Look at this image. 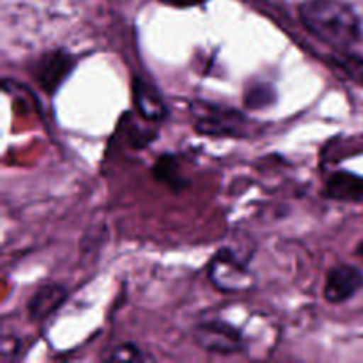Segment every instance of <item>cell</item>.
<instances>
[{
	"label": "cell",
	"instance_id": "5b68a950",
	"mask_svg": "<svg viewBox=\"0 0 363 363\" xmlns=\"http://www.w3.org/2000/svg\"><path fill=\"white\" fill-rule=\"evenodd\" d=\"M363 287V272L353 264H337L326 273L325 300L328 303H344Z\"/></svg>",
	"mask_w": 363,
	"mask_h": 363
},
{
	"label": "cell",
	"instance_id": "9c48e42d",
	"mask_svg": "<svg viewBox=\"0 0 363 363\" xmlns=\"http://www.w3.org/2000/svg\"><path fill=\"white\" fill-rule=\"evenodd\" d=\"M133 99L138 112H140V116L144 119L155 123V121H160L162 117H165L167 110L162 98H160L158 91L152 85H149L147 82L140 80V78H135L133 80Z\"/></svg>",
	"mask_w": 363,
	"mask_h": 363
},
{
	"label": "cell",
	"instance_id": "7c38bea8",
	"mask_svg": "<svg viewBox=\"0 0 363 363\" xmlns=\"http://www.w3.org/2000/svg\"><path fill=\"white\" fill-rule=\"evenodd\" d=\"M277 101V91L272 84L255 82L245 92V105L252 110H264Z\"/></svg>",
	"mask_w": 363,
	"mask_h": 363
},
{
	"label": "cell",
	"instance_id": "ba28073f",
	"mask_svg": "<svg viewBox=\"0 0 363 363\" xmlns=\"http://www.w3.org/2000/svg\"><path fill=\"white\" fill-rule=\"evenodd\" d=\"M325 195L340 202H362L363 176L350 172V170H337V172L330 174V177L326 179Z\"/></svg>",
	"mask_w": 363,
	"mask_h": 363
},
{
	"label": "cell",
	"instance_id": "277c9868",
	"mask_svg": "<svg viewBox=\"0 0 363 363\" xmlns=\"http://www.w3.org/2000/svg\"><path fill=\"white\" fill-rule=\"evenodd\" d=\"M195 128L199 133L222 135V137H240L243 133V116L234 110L220 108L215 105L199 103L194 108Z\"/></svg>",
	"mask_w": 363,
	"mask_h": 363
},
{
	"label": "cell",
	"instance_id": "8992f818",
	"mask_svg": "<svg viewBox=\"0 0 363 363\" xmlns=\"http://www.w3.org/2000/svg\"><path fill=\"white\" fill-rule=\"evenodd\" d=\"M73 57L69 53L59 50V52H50L46 55H43L34 66L32 73H34V78L39 84V87L45 89L52 96L62 85L67 74L73 71Z\"/></svg>",
	"mask_w": 363,
	"mask_h": 363
},
{
	"label": "cell",
	"instance_id": "52a82bcc",
	"mask_svg": "<svg viewBox=\"0 0 363 363\" xmlns=\"http://www.w3.org/2000/svg\"><path fill=\"white\" fill-rule=\"evenodd\" d=\"M67 300V289L60 284H46L39 287L27 303L28 318L32 321H45L46 318L59 311Z\"/></svg>",
	"mask_w": 363,
	"mask_h": 363
},
{
	"label": "cell",
	"instance_id": "6da1fadb",
	"mask_svg": "<svg viewBox=\"0 0 363 363\" xmlns=\"http://www.w3.org/2000/svg\"><path fill=\"white\" fill-rule=\"evenodd\" d=\"M300 18L314 38L335 52L351 50L362 38L360 16L344 0H305Z\"/></svg>",
	"mask_w": 363,
	"mask_h": 363
},
{
	"label": "cell",
	"instance_id": "4fadbf2b",
	"mask_svg": "<svg viewBox=\"0 0 363 363\" xmlns=\"http://www.w3.org/2000/svg\"><path fill=\"white\" fill-rule=\"evenodd\" d=\"M106 360L110 362H140L144 360V354L140 353L137 346L133 344H121V346H116L110 354L106 357Z\"/></svg>",
	"mask_w": 363,
	"mask_h": 363
},
{
	"label": "cell",
	"instance_id": "8fae6325",
	"mask_svg": "<svg viewBox=\"0 0 363 363\" xmlns=\"http://www.w3.org/2000/svg\"><path fill=\"white\" fill-rule=\"evenodd\" d=\"M155 177L160 183H165L167 186L176 191L184 188V177L179 170V163L172 155L160 156L158 162L155 163Z\"/></svg>",
	"mask_w": 363,
	"mask_h": 363
},
{
	"label": "cell",
	"instance_id": "30bf717a",
	"mask_svg": "<svg viewBox=\"0 0 363 363\" xmlns=\"http://www.w3.org/2000/svg\"><path fill=\"white\" fill-rule=\"evenodd\" d=\"M330 64L333 69L344 78L357 85H363V57L351 53L350 50H342V52H335L330 55Z\"/></svg>",
	"mask_w": 363,
	"mask_h": 363
},
{
	"label": "cell",
	"instance_id": "7a4b0ae2",
	"mask_svg": "<svg viewBox=\"0 0 363 363\" xmlns=\"http://www.w3.org/2000/svg\"><path fill=\"white\" fill-rule=\"evenodd\" d=\"M209 279L216 289L223 293H241L254 286L247 262L233 250L220 248L209 262Z\"/></svg>",
	"mask_w": 363,
	"mask_h": 363
},
{
	"label": "cell",
	"instance_id": "5bb4252c",
	"mask_svg": "<svg viewBox=\"0 0 363 363\" xmlns=\"http://www.w3.org/2000/svg\"><path fill=\"white\" fill-rule=\"evenodd\" d=\"M162 2L169 4V6H174V7H195L208 2V0H162Z\"/></svg>",
	"mask_w": 363,
	"mask_h": 363
},
{
	"label": "cell",
	"instance_id": "3957f363",
	"mask_svg": "<svg viewBox=\"0 0 363 363\" xmlns=\"http://www.w3.org/2000/svg\"><path fill=\"white\" fill-rule=\"evenodd\" d=\"M195 342L204 351L216 354H234L245 350L240 328L223 319H208L195 328Z\"/></svg>",
	"mask_w": 363,
	"mask_h": 363
},
{
	"label": "cell",
	"instance_id": "9a60e30c",
	"mask_svg": "<svg viewBox=\"0 0 363 363\" xmlns=\"http://www.w3.org/2000/svg\"><path fill=\"white\" fill-rule=\"evenodd\" d=\"M357 255H360V257H363V241H360V243L357 245Z\"/></svg>",
	"mask_w": 363,
	"mask_h": 363
}]
</instances>
